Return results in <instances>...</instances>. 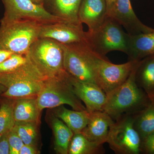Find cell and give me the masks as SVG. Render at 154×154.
Here are the masks:
<instances>
[{"label": "cell", "mask_w": 154, "mask_h": 154, "mask_svg": "<svg viewBox=\"0 0 154 154\" xmlns=\"http://www.w3.org/2000/svg\"><path fill=\"white\" fill-rule=\"evenodd\" d=\"M14 99L6 98L0 107V134L9 132L15 125L14 115Z\"/></svg>", "instance_id": "cell-24"}, {"label": "cell", "mask_w": 154, "mask_h": 154, "mask_svg": "<svg viewBox=\"0 0 154 154\" xmlns=\"http://www.w3.org/2000/svg\"><path fill=\"white\" fill-rule=\"evenodd\" d=\"M28 60L27 55L13 54L0 63V73L13 71L26 63Z\"/></svg>", "instance_id": "cell-26"}, {"label": "cell", "mask_w": 154, "mask_h": 154, "mask_svg": "<svg viewBox=\"0 0 154 154\" xmlns=\"http://www.w3.org/2000/svg\"><path fill=\"white\" fill-rule=\"evenodd\" d=\"M142 140L141 150H143L146 153L154 154V131Z\"/></svg>", "instance_id": "cell-28"}, {"label": "cell", "mask_w": 154, "mask_h": 154, "mask_svg": "<svg viewBox=\"0 0 154 154\" xmlns=\"http://www.w3.org/2000/svg\"><path fill=\"white\" fill-rule=\"evenodd\" d=\"M33 3L38 5H43L44 0H31Z\"/></svg>", "instance_id": "cell-34"}, {"label": "cell", "mask_w": 154, "mask_h": 154, "mask_svg": "<svg viewBox=\"0 0 154 154\" xmlns=\"http://www.w3.org/2000/svg\"><path fill=\"white\" fill-rule=\"evenodd\" d=\"M103 144L89 140L82 133L75 134L69 146V154H100L105 152Z\"/></svg>", "instance_id": "cell-22"}, {"label": "cell", "mask_w": 154, "mask_h": 154, "mask_svg": "<svg viewBox=\"0 0 154 154\" xmlns=\"http://www.w3.org/2000/svg\"><path fill=\"white\" fill-rule=\"evenodd\" d=\"M38 123L28 122L16 123L13 129L18 134L25 144L37 146Z\"/></svg>", "instance_id": "cell-25"}, {"label": "cell", "mask_w": 154, "mask_h": 154, "mask_svg": "<svg viewBox=\"0 0 154 154\" xmlns=\"http://www.w3.org/2000/svg\"><path fill=\"white\" fill-rule=\"evenodd\" d=\"M138 61L129 60L125 63L115 64L106 57L96 54L94 61L96 84L106 94H108L127 79Z\"/></svg>", "instance_id": "cell-9"}, {"label": "cell", "mask_w": 154, "mask_h": 154, "mask_svg": "<svg viewBox=\"0 0 154 154\" xmlns=\"http://www.w3.org/2000/svg\"><path fill=\"white\" fill-rule=\"evenodd\" d=\"M13 54L8 51L0 49V63L10 57Z\"/></svg>", "instance_id": "cell-31"}, {"label": "cell", "mask_w": 154, "mask_h": 154, "mask_svg": "<svg viewBox=\"0 0 154 154\" xmlns=\"http://www.w3.org/2000/svg\"><path fill=\"white\" fill-rule=\"evenodd\" d=\"M108 17L105 0H82L79 17L82 24H85L92 31L102 25Z\"/></svg>", "instance_id": "cell-14"}, {"label": "cell", "mask_w": 154, "mask_h": 154, "mask_svg": "<svg viewBox=\"0 0 154 154\" xmlns=\"http://www.w3.org/2000/svg\"><path fill=\"white\" fill-rule=\"evenodd\" d=\"M140 61H138L124 82L106 94L103 111L116 121L125 115L134 113L144 102V95L136 81Z\"/></svg>", "instance_id": "cell-1"}, {"label": "cell", "mask_w": 154, "mask_h": 154, "mask_svg": "<svg viewBox=\"0 0 154 154\" xmlns=\"http://www.w3.org/2000/svg\"><path fill=\"white\" fill-rule=\"evenodd\" d=\"M53 113L71 130L74 134L82 132L88 124L90 115L87 110H70L63 105L54 108Z\"/></svg>", "instance_id": "cell-18"}, {"label": "cell", "mask_w": 154, "mask_h": 154, "mask_svg": "<svg viewBox=\"0 0 154 154\" xmlns=\"http://www.w3.org/2000/svg\"><path fill=\"white\" fill-rule=\"evenodd\" d=\"M106 4H107V13L110 11V9L112 8L116 0H105Z\"/></svg>", "instance_id": "cell-32"}, {"label": "cell", "mask_w": 154, "mask_h": 154, "mask_svg": "<svg viewBox=\"0 0 154 154\" xmlns=\"http://www.w3.org/2000/svg\"><path fill=\"white\" fill-rule=\"evenodd\" d=\"M38 152L37 146L24 144L20 149L19 154H37L39 153Z\"/></svg>", "instance_id": "cell-30"}, {"label": "cell", "mask_w": 154, "mask_h": 154, "mask_svg": "<svg viewBox=\"0 0 154 154\" xmlns=\"http://www.w3.org/2000/svg\"><path fill=\"white\" fill-rule=\"evenodd\" d=\"M2 2L5 12L1 21L30 20L41 25L64 21L50 14L43 5L35 4L31 0H2Z\"/></svg>", "instance_id": "cell-10"}, {"label": "cell", "mask_w": 154, "mask_h": 154, "mask_svg": "<svg viewBox=\"0 0 154 154\" xmlns=\"http://www.w3.org/2000/svg\"><path fill=\"white\" fill-rule=\"evenodd\" d=\"M26 55L46 79L65 71L63 45L51 38H38L31 45Z\"/></svg>", "instance_id": "cell-6"}, {"label": "cell", "mask_w": 154, "mask_h": 154, "mask_svg": "<svg viewBox=\"0 0 154 154\" xmlns=\"http://www.w3.org/2000/svg\"><path fill=\"white\" fill-rule=\"evenodd\" d=\"M51 123L54 135V150L57 154H68L69 146L73 132L63 122L54 116L51 117Z\"/></svg>", "instance_id": "cell-21"}, {"label": "cell", "mask_w": 154, "mask_h": 154, "mask_svg": "<svg viewBox=\"0 0 154 154\" xmlns=\"http://www.w3.org/2000/svg\"><path fill=\"white\" fill-rule=\"evenodd\" d=\"M0 49L26 55L38 38L41 24L26 20L0 21Z\"/></svg>", "instance_id": "cell-4"}, {"label": "cell", "mask_w": 154, "mask_h": 154, "mask_svg": "<svg viewBox=\"0 0 154 154\" xmlns=\"http://www.w3.org/2000/svg\"><path fill=\"white\" fill-rule=\"evenodd\" d=\"M41 111L37 105L36 98L14 100V115L15 123L33 122L38 124Z\"/></svg>", "instance_id": "cell-19"}, {"label": "cell", "mask_w": 154, "mask_h": 154, "mask_svg": "<svg viewBox=\"0 0 154 154\" xmlns=\"http://www.w3.org/2000/svg\"><path fill=\"white\" fill-rule=\"evenodd\" d=\"M63 45L65 71L76 79L97 85L94 71V58L97 54L86 42Z\"/></svg>", "instance_id": "cell-7"}, {"label": "cell", "mask_w": 154, "mask_h": 154, "mask_svg": "<svg viewBox=\"0 0 154 154\" xmlns=\"http://www.w3.org/2000/svg\"><path fill=\"white\" fill-rule=\"evenodd\" d=\"M8 136L10 147V154H19L20 149L24 144L23 141L14 129L9 131Z\"/></svg>", "instance_id": "cell-27"}, {"label": "cell", "mask_w": 154, "mask_h": 154, "mask_svg": "<svg viewBox=\"0 0 154 154\" xmlns=\"http://www.w3.org/2000/svg\"><path fill=\"white\" fill-rule=\"evenodd\" d=\"M1 136H2V134H0V137H1Z\"/></svg>", "instance_id": "cell-36"}, {"label": "cell", "mask_w": 154, "mask_h": 154, "mask_svg": "<svg viewBox=\"0 0 154 154\" xmlns=\"http://www.w3.org/2000/svg\"><path fill=\"white\" fill-rule=\"evenodd\" d=\"M136 81L152 101L154 99V55L140 60L137 71Z\"/></svg>", "instance_id": "cell-20"}, {"label": "cell", "mask_w": 154, "mask_h": 154, "mask_svg": "<svg viewBox=\"0 0 154 154\" xmlns=\"http://www.w3.org/2000/svg\"><path fill=\"white\" fill-rule=\"evenodd\" d=\"M39 38H51L64 45L86 42V32L82 24L60 22L42 25Z\"/></svg>", "instance_id": "cell-11"}, {"label": "cell", "mask_w": 154, "mask_h": 154, "mask_svg": "<svg viewBox=\"0 0 154 154\" xmlns=\"http://www.w3.org/2000/svg\"><path fill=\"white\" fill-rule=\"evenodd\" d=\"M135 116L125 115L110 127L106 143L117 154H138L141 151V139L135 129Z\"/></svg>", "instance_id": "cell-8"}, {"label": "cell", "mask_w": 154, "mask_h": 154, "mask_svg": "<svg viewBox=\"0 0 154 154\" xmlns=\"http://www.w3.org/2000/svg\"><path fill=\"white\" fill-rule=\"evenodd\" d=\"M36 100L41 111L45 108H54L64 105H69L74 110H87L75 94L68 74L66 71L45 79Z\"/></svg>", "instance_id": "cell-3"}, {"label": "cell", "mask_w": 154, "mask_h": 154, "mask_svg": "<svg viewBox=\"0 0 154 154\" xmlns=\"http://www.w3.org/2000/svg\"><path fill=\"white\" fill-rule=\"evenodd\" d=\"M8 132L2 134L0 137V154H10V147L9 144Z\"/></svg>", "instance_id": "cell-29"}, {"label": "cell", "mask_w": 154, "mask_h": 154, "mask_svg": "<svg viewBox=\"0 0 154 154\" xmlns=\"http://www.w3.org/2000/svg\"><path fill=\"white\" fill-rule=\"evenodd\" d=\"M69 76L75 94L85 104L88 112L103 111L107 97L104 91L96 84L79 81L69 75Z\"/></svg>", "instance_id": "cell-13"}, {"label": "cell", "mask_w": 154, "mask_h": 154, "mask_svg": "<svg viewBox=\"0 0 154 154\" xmlns=\"http://www.w3.org/2000/svg\"><path fill=\"white\" fill-rule=\"evenodd\" d=\"M7 90V88L4 86L0 84V95H1L2 93H4V92H5Z\"/></svg>", "instance_id": "cell-33"}, {"label": "cell", "mask_w": 154, "mask_h": 154, "mask_svg": "<svg viewBox=\"0 0 154 154\" xmlns=\"http://www.w3.org/2000/svg\"><path fill=\"white\" fill-rule=\"evenodd\" d=\"M151 102H152V103H153V104H154V99H153V100H152V101H151Z\"/></svg>", "instance_id": "cell-35"}, {"label": "cell", "mask_w": 154, "mask_h": 154, "mask_svg": "<svg viewBox=\"0 0 154 154\" xmlns=\"http://www.w3.org/2000/svg\"><path fill=\"white\" fill-rule=\"evenodd\" d=\"M129 36L122 26L108 15L98 28L86 32V42L94 52L106 57L107 54L114 51L127 54Z\"/></svg>", "instance_id": "cell-5"}, {"label": "cell", "mask_w": 154, "mask_h": 154, "mask_svg": "<svg viewBox=\"0 0 154 154\" xmlns=\"http://www.w3.org/2000/svg\"><path fill=\"white\" fill-rule=\"evenodd\" d=\"M46 79L28 58L26 63L17 69L0 73V84L7 88L1 95L12 99L35 97Z\"/></svg>", "instance_id": "cell-2"}, {"label": "cell", "mask_w": 154, "mask_h": 154, "mask_svg": "<svg viewBox=\"0 0 154 154\" xmlns=\"http://www.w3.org/2000/svg\"><path fill=\"white\" fill-rule=\"evenodd\" d=\"M107 14L124 27L129 35L149 33L153 30L138 19L133 10L130 0H116Z\"/></svg>", "instance_id": "cell-12"}, {"label": "cell", "mask_w": 154, "mask_h": 154, "mask_svg": "<svg viewBox=\"0 0 154 154\" xmlns=\"http://www.w3.org/2000/svg\"><path fill=\"white\" fill-rule=\"evenodd\" d=\"M127 54L129 60L135 61L154 55V29L149 33L129 35Z\"/></svg>", "instance_id": "cell-17"}, {"label": "cell", "mask_w": 154, "mask_h": 154, "mask_svg": "<svg viewBox=\"0 0 154 154\" xmlns=\"http://www.w3.org/2000/svg\"><path fill=\"white\" fill-rule=\"evenodd\" d=\"M90 113L88 124L81 133L89 140L103 144L106 143L110 127L114 121L103 111Z\"/></svg>", "instance_id": "cell-15"}, {"label": "cell", "mask_w": 154, "mask_h": 154, "mask_svg": "<svg viewBox=\"0 0 154 154\" xmlns=\"http://www.w3.org/2000/svg\"><path fill=\"white\" fill-rule=\"evenodd\" d=\"M82 0H44L43 5L48 12L63 21L82 24L79 17Z\"/></svg>", "instance_id": "cell-16"}, {"label": "cell", "mask_w": 154, "mask_h": 154, "mask_svg": "<svg viewBox=\"0 0 154 154\" xmlns=\"http://www.w3.org/2000/svg\"><path fill=\"white\" fill-rule=\"evenodd\" d=\"M135 129L140 136L141 139L154 131V104L151 102L139 115L135 116Z\"/></svg>", "instance_id": "cell-23"}]
</instances>
